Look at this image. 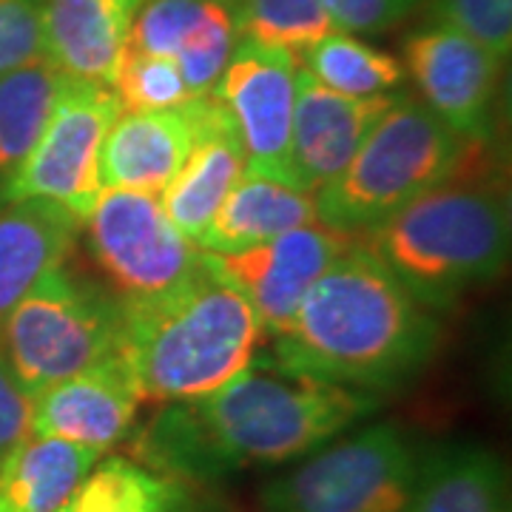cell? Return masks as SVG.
Listing matches in <instances>:
<instances>
[{
  "mask_svg": "<svg viewBox=\"0 0 512 512\" xmlns=\"http://www.w3.org/2000/svg\"><path fill=\"white\" fill-rule=\"evenodd\" d=\"M382 396L279 362H251L217 390L163 404L137 436L140 464L185 484L282 467L373 416Z\"/></svg>",
  "mask_w": 512,
  "mask_h": 512,
  "instance_id": "obj_1",
  "label": "cell"
},
{
  "mask_svg": "<svg viewBox=\"0 0 512 512\" xmlns=\"http://www.w3.org/2000/svg\"><path fill=\"white\" fill-rule=\"evenodd\" d=\"M185 109L194 123V143L174 180L165 185L160 202L177 231L197 245L228 191L245 174V151L228 111L214 94L191 97Z\"/></svg>",
  "mask_w": 512,
  "mask_h": 512,
  "instance_id": "obj_15",
  "label": "cell"
},
{
  "mask_svg": "<svg viewBox=\"0 0 512 512\" xmlns=\"http://www.w3.org/2000/svg\"><path fill=\"white\" fill-rule=\"evenodd\" d=\"M302 66L322 86L348 94V97L390 94L404 83V66L396 57L367 46L365 40L342 29L319 40L311 52L302 57Z\"/></svg>",
  "mask_w": 512,
  "mask_h": 512,
  "instance_id": "obj_24",
  "label": "cell"
},
{
  "mask_svg": "<svg viewBox=\"0 0 512 512\" xmlns=\"http://www.w3.org/2000/svg\"><path fill=\"white\" fill-rule=\"evenodd\" d=\"M151 512H211L200 495L194 493V484H185L177 478H165L163 493L157 498Z\"/></svg>",
  "mask_w": 512,
  "mask_h": 512,
  "instance_id": "obj_33",
  "label": "cell"
},
{
  "mask_svg": "<svg viewBox=\"0 0 512 512\" xmlns=\"http://www.w3.org/2000/svg\"><path fill=\"white\" fill-rule=\"evenodd\" d=\"M234 46H237L234 12L231 6H225L174 57L191 97L214 92L228 57L234 55Z\"/></svg>",
  "mask_w": 512,
  "mask_h": 512,
  "instance_id": "obj_28",
  "label": "cell"
},
{
  "mask_svg": "<svg viewBox=\"0 0 512 512\" xmlns=\"http://www.w3.org/2000/svg\"><path fill=\"white\" fill-rule=\"evenodd\" d=\"M109 89L117 94L123 111L180 109L191 100L183 74L171 57L123 49L114 66Z\"/></svg>",
  "mask_w": 512,
  "mask_h": 512,
  "instance_id": "obj_27",
  "label": "cell"
},
{
  "mask_svg": "<svg viewBox=\"0 0 512 512\" xmlns=\"http://www.w3.org/2000/svg\"><path fill=\"white\" fill-rule=\"evenodd\" d=\"M225 6L231 3L228 0H140L123 49L174 60L185 43Z\"/></svg>",
  "mask_w": 512,
  "mask_h": 512,
  "instance_id": "obj_26",
  "label": "cell"
},
{
  "mask_svg": "<svg viewBox=\"0 0 512 512\" xmlns=\"http://www.w3.org/2000/svg\"><path fill=\"white\" fill-rule=\"evenodd\" d=\"M467 171L359 234V245L430 311L456 305L510 259V197L498 180Z\"/></svg>",
  "mask_w": 512,
  "mask_h": 512,
  "instance_id": "obj_4",
  "label": "cell"
},
{
  "mask_svg": "<svg viewBox=\"0 0 512 512\" xmlns=\"http://www.w3.org/2000/svg\"><path fill=\"white\" fill-rule=\"evenodd\" d=\"M299 66L293 55L237 40L211 92L237 128L245 171L288 185H293L291 126Z\"/></svg>",
  "mask_w": 512,
  "mask_h": 512,
  "instance_id": "obj_11",
  "label": "cell"
},
{
  "mask_svg": "<svg viewBox=\"0 0 512 512\" xmlns=\"http://www.w3.org/2000/svg\"><path fill=\"white\" fill-rule=\"evenodd\" d=\"M478 148L439 120L419 97L396 94L350 163L313 194L316 217L336 231L359 237L407 202L467 171L476 163Z\"/></svg>",
  "mask_w": 512,
  "mask_h": 512,
  "instance_id": "obj_5",
  "label": "cell"
},
{
  "mask_svg": "<svg viewBox=\"0 0 512 512\" xmlns=\"http://www.w3.org/2000/svg\"><path fill=\"white\" fill-rule=\"evenodd\" d=\"M140 0H43L46 57L74 80L109 86Z\"/></svg>",
  "mask_w": 512,
  "mask_h": 512,
  "instance_id": "obj_17",
  "label": "cell"
},
{
  "mask_svg": "<svg viewBox=\"0 0 512 512\" xmlns=\"http://www.w3.org/2000/svg\"><path fill=\"white\" fill-rule=\"evenodd\" d=\"M63 72L49 57L0 77V183L26 163L52 117Z\"/></svg>",
  "mask_w": 512,
  "mask_h": 512,
  "instance_id": "obj_22",
  "label": "cell"
},
{
  "mask_svg": "<svg viewBox=\"0 0 512 512\" xmlns=\"http://www.w3.org/2000/svg\"><path fill=\"white\" fill-rule=\"evenodd\" d=\"M421 450L390 421L342 433L262 490V512H404Z\"/></svg>",
  "mask_w": 512,
  "mask_h": 512,
  "instance_id": "obj_7",
  "label": "cell"
},
{
  "mask_svg": "<svg viewBox=\"0 0 512 512\" xmlns=\"http://www.w3.org/2000/svg\"><path fill=\"white\" fill-rule=\"evenodd\" d=\"M32 436V396L0 350V458Z\"/></svg>",
  "mask_w": 512,
  "mask_h": 512,
  "instance_id": "obj_32",
  "label": "cell"
},
{
  "mask_svg": "<svg viewBox=\"0 0 512 512\" xmlns=\"http://www.w3.org/2000/svg\"><path fill=\"white\" fill-rule=\"evenodd\" d=\"M120 296L66 262L37 279L0 325V350L29 396L120 348Z\"/></svg>",
  "mask_w": 512,
  "mask_h": 512,
  "instance_id": "obj_6",
  "label": "cell"
},
{
  "mask_svg": "<svg viewBox=\"0 0 512 512\" xmlns=\"http://www.w3.org/2000/svg\"><path fill=\"white\" fill-rule=\"evenodd\" d=\"M313 194L245 171L197 239L205 254H231L316 222Z\"/></svg>",
  "mask_w": 512,
  "mask_h": 512,
  "instance_id": "obj_20",
  "label": "cell"
},
{
  "mask_svg": "<svg viewBox=\"0 0 512 512\" xmlns=\"http://www.w3.org/2000/svg\"><path fill=\"white\" fill-rule=\"evenodd\" d=\"M404 512H512L510 473L484 444H441L421 453Z\"/></svg>",
  "mask_w": 512,
  "mask_h": 512,
  "instance_id": "obj_19",
  "label": "cell"
},
{
  "mask_svg": "<svg viewBox=\"0 0 512 512\" xmlns=\"http://www.w3.org/2000/svg\"><path fill=\"white\" fill-rule=\"evenodd\" d=\"M404 66L439 120L476 146L490 140L504 60L453 26L430 23L404 40Z\"/></svg>",
  "mask_w": 512,
  "mask_h": 512,
  "instance_id": "obj_12",
  "label": "cell"
},
{
  "mask_svg": "<svg viewBox=\"0 0 512 512\" xmlns=\"http://www.w3.org/2000/svg\"><path fill=\"white\" fill-rule=\"evenodd\" d=\"M140 404V384L117 348L32 396V436L69 441L106 456L131 433Z\"/></svg>",
  "mask_w": 512,
  "mask_h": 512,
  "instance_id": "obj_13",
  "label": "cell"
},
{
  "mask_svg": "<svg viewBox=\"0 0 512 512\" xmlns=\"http://www.w3.org/2000/svg\"><path fill=\"white\" fill-rule=\"evenodd\" d=\"M330 20L342 32H384L419 3V0H322Z\"/></svg>",
  "mask_w": 512,
  "mask_h": 512,
  "instance_id": "obj_31",
  "label": "cell"
},
{
  "mask_svg": "<svg viewBox=\"0 0 512 512\" xmlns=\"http://www.w3.org/2000/svg\"><path fill=\"white\" fill-rule=\"evenodd\" d=\"M120 111L123 106L109 86L63 74L52 117L26 163L3 185V200L52 202L86 222L103 191L100 146Z\"/></svg>",
  "mask_w": 512,
  "mask_h": 512,
  "instance_id": "obj_8",
  "label": "cell"
},
{
  "mask_svg": "<svg viewBox=\"0 0 512 512\" xmlns=\"http://www.w3.org/2000/svg\"><path fill=\"white\" fill-rule=\"evenodd\" d=\"M356 237L325 222L293 228L282 237L231 254H205L202 265L251 305L262 336H279L313 282Z\"/></svg>",
  "mask_w": 512,
  "mask_h": 512,
  "instance_id": "obj_10",
  "label": "cell"
},
{
  "mask_svg": "<svg viewBox=\"0 0 512 512\" xmlns=\"http://www.w3.org/2000/svg\"><path fill=\"white\" fill-rule=\"evenodd\" d=\"M433 18L507 63L512 49V0H433Z\"/></svg>",
  "mask_w": 512,
  "mask_h": 512,
  "instance_id": "obj_29",
  "label": "cell"
},
{
  "mask_svg": "<svg viewBox=\"0 0 512 512\" xmlns=\"http://www.w3.org/2000/svg\"><path fill=\"white\" fill-rule=\"evenodd\" d=\"M237 40L293 55L299 63L319 40L336 32L322 0H234Z\"/></svg>",
  "mask_w": 512,
  "mask_h": 512,
  "instance_id": "obj_23",
  "label": "cell"
},
{
  "mask_svg": "<svg viewBox=\"0 0 512 512\" xmlns=\"http://www.w3.org/2000/svg\"><path fill=\"white\" fill-rule=\"evenodd\" d=\"M103 453L29 436L0 458V512H57Z\"/></svg>",
  "mask_w": 512,
  "mask_h": 512,
  "instance_id": "obj_21",
  "label": "cell"
},
{
  "mask_svg": "<svg viewBox=\"0 0 512 512\" xmlns=\"http://www.w3.org/2000/svg\"><path fill=\"white\" fill-rule=\"evenodd\" d=\"M46 57L43 0H0V77Z\"/></svg>",
  "mask_w": 512,
  "mask_h": 512,
  "instance_id": "obj_30",
  "label": "cell"
},
{
  "mask_svg": "<svg viewBox=\"0 0 512 512\" xmlns=\"http://www.w3.org/2000/svg\"><path fill=\"white\" fill-rule=\"evenodd\" d=\"M83 222L43 200L9 202L0 211V325L37 279L66 262Z\"/></svg>",
  "mask_w": 512,
  "mask_h": 512,
  "instance_id": "obj_18",
  "label": "cell"
},
{
  "mask_svg": "<svg viewBox=\"0 0 512 512\" xmlns=\"http://www.w3.org/2000/svg\"><path fill=\"white\" fill-rule=\"evenodd\" d=\"M396 94L348 97L322 86L305 66L296 72V103L291 126V174L293 185L316 194L328 185L362 146L367 131Z\"/></svg>",
  "mask_w": 512,
  "mask_h": 512,
  "instance_id": "obj_14",
  "label": "cell"
},
{
  "mask_svg": "<svg viewBox=\"0 0 512 512\" xmlns=\"http://www.w3.org/2000/svg\"><path fill=\"white\" fill-rule=\"evenodd\" d=\"M120 350L143 402H188L254 362L262 328L251 305L205 265L174 288L120 299Z\"/></svg>",
  "mask_w": 512,
  "mask_h": 512,
  "instance_id": "obj_3",
  "label": "cell"
},
{
  "mask_svg": "<svg viewBox=\"0 0 512 512\" xmlns=\"http://www.w3.org/2000/svg\"><path fill=\"white\" fill-rule=\"evenodd\" d=\"M228 3H234V0H228Z\"/></svg>",
  "mask_w": 512,
  "mask_h": 512,
  "instance_id": "obj_34",
  "label": "cell"
},
{
  "mask_svg": "<svg viewBox=\"0 0 512 512\" xmlns=\"http://www.w3.org/2000/svg\"><path fill=\"white\" fill-rule=\"evenodd\" d=\"M439 342L433 311L353 239L276 336L274 359L316 379L382 396L430 365Z\"/></svg>",
  "mask_w": 512,
  "mask_h": 512,
  "instance_id": "obj_2",
  "label": "cell"
},
{
  "mask_svg": "<svg viewBox=\"0 0 512 512\" xmlns=\"http://www.w3.org/2000/svg\"><path fill=\"white\" fill-rule=\"evenodd\" d=\"M165 476L128 456L100 458L57 512H151Z\"/></svg>",
  "mask_w": 512,
  "mask_h": 512,
  "instance_id": "obj_25",
  "label": "cell"
},
{
  "mask_svg": "<svg viewBox=\"0 0 512 512\" xmlns=\"http://www.w3.org/2000/svg\"><path fill=\"white\" fill-rule=\"evenodd\" d=\"M194 143L185 106L163 111H120L100 146V185L163 194Z\"/></svg>",
  "mask_w": 512,
  "mask_h": 512,
  "instance_id": "obj_16",
  "label": "cell"
},
{
  "mask_svg": "<svg viewBox=\"0 0 512 512\" xmlns=\"http://www.w3.org/2000/svg\"><path fill=\"white\" fill-rule=\"evenodd\" d=\"M83 228L94 265L120 299L163 293L200 268L202 251L168 220L157 194L103 188Z\"/></svg>",
  "mask_w": 512,
  "mask_h": 512,
  "instance_id": "obj_9",
  "label": "cell"
}]
</instances>
